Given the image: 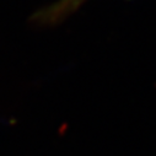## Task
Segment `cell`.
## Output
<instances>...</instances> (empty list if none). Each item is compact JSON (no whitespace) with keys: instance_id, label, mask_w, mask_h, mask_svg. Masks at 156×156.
<instances>
[{"instance_id":"6da1fadb","label":"cell","mask_w":156,"mask_h":156,"mask_svg":"<svg viewBox=\"0 0 156 156\" xmlns=\"http://www.w3.org/2000/svg\"><path fill=\"white\" fill-rule=\"evenodd\" d=\"M86 0H58L49 6L37 11L32 21L40 26H54L75 12Z\"/></svg>"}]
</instances>
